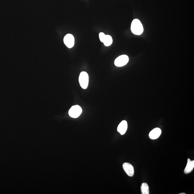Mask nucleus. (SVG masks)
<instances>
[{
  "label": "nucleus",
  "mask_w": 194,
  "mask_h": 194,
  "mask_svg": "<svg viewBox=\"0 0 194 194\" xmlns=\"http://www.w3.org/2000/svg\"><path fill=\"white\" fill-rule=\"evenodd\" d=\"M123 169L126 174L129 177H133L134 174V167L129 163L126 162L123 165Z\"/></svg>",
  "instance_id": "obj_6"
},
{
  "label": "nucleus",
  "mask_w": 194,
  "mask_h": 194,
  "mask_svg": "<svg viewBox=\"0 0 194 194\" xmlns=\"http://www.w3.org/2000/svg\"><path fill=\"white\" fill-rule=\"evenodd\" d=\"M64 43L69 48L73 47L75 44V38L72 34H68L64 38Z\"/></svg>",
  "instance_id": "obj_5"
},
{
  "label": "nucleus",
  "mask_w": 194,
  "mask_h": 194,
  "mask_svg": "<svg viewBox=\"0 0 194 194\" xmlns=\"http://www.w3.org/2000/svg\"><path fill=\"white\" fill-rule=\"evenodd\" d=\"M180 194H185V193H180Z\"/></svg>",
  "instance_id": "obj_13"
},
{
  "label": "nucleus",
  "mask_w": 194,
  "mask_h": 194,
  "mask_svg": "<svg viewBox=\"0 0 194 194\" xmlns=\"http://www.w3.org/2000/svg\"><path fill=\"white\" fill-rule=\"evenodd\" d=\"M127 123L126 121H123L120 123L117 128V131L121 135H124L127 131Z\"/></svg>",
  "instance_id": "obj_7"
},
{
  "label": "nucleus",
  "mask_w": 194,
  "mask_h": 194,
  "mask_svg": "<svg viewBox=\"0 0 194 194\" xmlns=\"http://www.w3.org/2000/svg\"><path fill=\"white\" fill-rule=\"evenodd\" d=\"M129 61V57L128 56L123 55L120 56L116 58L114 61L115 65L118 67H121L126 65Z\"/></svg>",
  "instance_id": "obj_4"
},
{
  "label": "nucleus",
  "mask_w": 194,
  "mask_h": 194,
  "mask_svg": "<svg viewBox=\"0 0 194 194\" xmlns=\"http://www.w3.org/2000/svg\"><path fill=\"white\" fill-rule=\"evenodd\" d=\"M82 109L81 107L78 105L73 106L70 108L68 112L69 116L70 117L76 118L80 116L82 113Z\"/></svg>",
  "instance_id": "obj_3"
},
{
  "label": "nucleus",
  "mask_w": 194,
  "mask_h": 194,
  "mask_svg": "<svg viewBox=\"0 0 194 194\" xmlns=\"http://www.w3.org/2000/svg\"><path fill=\"white\" fill-rule=\"evenodd\" d=\"M131 30L133 34L140 35L144 32L142 24L139 19H135L133 21L131 26Z\"/></svg>",
  "instance_id": "obj_1"
},
{
  "label": "nucleus",
  "mask_w": 194,
  "mask_h": 194,
  "mask_svg": "<svg viewBox=\"0 0 194 194\" xmlns=\"http://www.w3.org/2000/svg\"><path fill=\"white\" fill-rule=\"evenodd\" d=\"M141 190L142 194H149V187L147 183H144L141 186Z\"/></svg>",
  "instance_id": "obj_11"
},
{
  "label": "nucleus",
  "mask_w": 194,
  "mask_h": 194,
  "mask_svg": "<svg viewBox=\"0 0 194 194\" xmlns=\"http://www.w3.org/2000/svg\"><path fill=\"white\" fill-rule=\"evenodd\" d=\"M79 81L81 88L85 89L88 88L89 83V77L88 74L85 72H82L79 77Z\"/></svg>",
  "instance_id": "obj_2"
},
{
  "label": "nucleus",
  "mask_w": 194,
  "mask_h": 194,
  "mask_svg": "<svg viewBox=\"0 0 194 194\" xmlns=\"http://www.w3.org/2000/svg\"><path fill=\"white\" fill-rule=\"evenodd\" d=\"M105 36H106V34H105L103 32H101L99 34V37L100 40V41H101V42H103V39H104V38Z\"/></svg>",
  "instance_id": "obj_12"
},
{
  "label": "nucleus",
  "mask_w": 194,
  "mask_h": 194,
  "mask_svg": "<svg viewBox=\"0 0 194 194\" xmlns=\"http://www.w3.org/2000/svg\"><path fill=\"white\" fill-rule=\"evenodd\" d=\"M194 167V160L191 161L190 159H188L187 165L184 170V172L185 174L190 173L193 171Z\"/></svg>",
  "instance_id": "obj_9"
},
{
  "label": "nucleus",
  "mask_w": 194,
  "mask_h": 194,
  "mask_svg": "<svg viewBox=\"0 0 194 194\" xmlns=\"http://www.w3.org/2000/svg\"><path fill=\"white\" fill-rule=\"evenodd\" d=\"M162 134V130L158 128H155L151 131L149 134V137L152 139H157Z\"/></svg>",
  "instance_id": "obj_8"
},
{
  "label": "nucleus",
  "mask_w": 194,
  "mask_h": 194,
  "mask_svg": "<svg viewBox=\"0 0 194 194\" xmlns=\"http://www.w3.org/2000/svg\"><path fill=\"white\" fill-rule=\"evenodd\" d=\"M103 42L105 46L108 47V46L111 45L112 44V37L111 36L106 35L104 39H103Z\"/></svg>",
  "instance_id": "obj_10"
}]
</instances>
